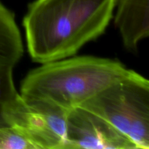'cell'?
Instances as JSON below:
<instances>
[{
    "instance_id": "6da1fadb",
    "label": "cell",
    "mask_w": 149,
    "mask_h": 149,
    "mask_svg": "<svg viewBox=\"0 0 149 149\" xmlns=\"http://www.w3.org/2000/svg\"><path fill=\"white\" fill-rule=\"evenodd\" d=\"M116 0H36L23 19L31 58L45 63L74 55L107 28Z\"/></svg>"
},
{
    "instance_id": "7a4b0ae2",
    "label": "cell",
    "mask_w": 149,
    "mask_h": 149,
    "mask_svg": "<svg viewBox=\"0 0 149 149\" xmlns=\"http://www.w3.org/2000/svg\"><path fill=\"white\" fill-rule=\"evenodd\" d=\"M132 71L119 61L108 58H64L30 71L21 82L20 95L47 100L70 111Z\"/></svg>"
},
{
    "instance_id": "3957f363",
    "label": "cell",
    "mask_w": 149,
    "mask_h": 149,
    "mask_svg": "<svg viewBox=\"0 0 149 149\" xmlns=\"http://www.w3.org/2000/svg\"><path fill=\"white\" fill-rule=\"evenodd\" d=\"M79 107L107 121L138 148H149V81L135 71Z\"/></svg>"
},
{
    "instance_id": "277c9868",
    "label": "cell",
    "mask_w": 149,
    "mask_h": 149,
    "mask_svg": "<svg viewBox=\"0 0 149 149\" xmlns=\"http://www.w3.org/2000/svg\"><path fill=\"white\" fill-rule=\"evenodd\" d=\"M68 112L47 100L18 93L7 106L5 118L35 149H63Z\"/></svg>"
},
{
    "instance_id": "5b68a950",
    "label": "cell",
    "mask_w": 149,
    "mask_h": 149,
    "mask_svg": "<svg viewBox=\"0 0 149 149\" xmlns=\"http://www.w3.org/2000/svg\"><path fill=\"white\" fill-rule=\"evenodd\" d=\"M137 149L130 138L98 115L81 107L68 111L63 149Z\"/></svg>"
},
{
    "instance_id": "8992f818",
    "label": "cell",
    "mask_w": 149,
    "mask_h": 149,
    "mask_svg": "<svg viewBox=\"0 0 149 149\" xmlns=\"http://www.w3.org/2000/svg\"><path fill=\"white\" fill-rule=\"evenodd\" d=\"M115 24L125 47L137 49L141 40L149 36V0H116Z\"/></svg>"
},
{
    "instance_id": "52a82bcc",
    "label": "cell",
    "mask_w": 149,
    "mask_h": 149,
    "mask_svg": "<svg viewBox=\"0 0 149 149\" xmlns=\"http://www.w3.org/2000/svg\"><path fill=\"white\" fill-rule=\"evenodd\" d=\"M23 53V42L14 15L0 1V65L14 67Z\"/></svg>"
},
{
    "instance_id": "ba28073f",
    "label": "cell",
    "mask_w": 149,
    "mask_h": 149,
    "mask_svg": "<svg viewBox=\"0 0 149 149\" xmlns=\"http://www.w3.org/2000/svg\"><path fill=\"white\" fill-rule=\"evenodd\" d=\"M14 67L0 65V127H10L5 118V111L9 103L18 95L13 78Z\"/></svg>"
},
{
    "instance_id": "9c48e42d",
    "label": "cell",
    "mask_w": 149,
    "mask_h": 149,
    "mask_svg": "<svg viewBox=\"0 0 149 149\" xmlns=\"http://www.w3.org/2000/svg\"><path fill=\"white\" fill-rule=\"evenodd\" d=\"M0 149H35V147L16 129L0 127Z\"/></svg>"
}]
</instances>
